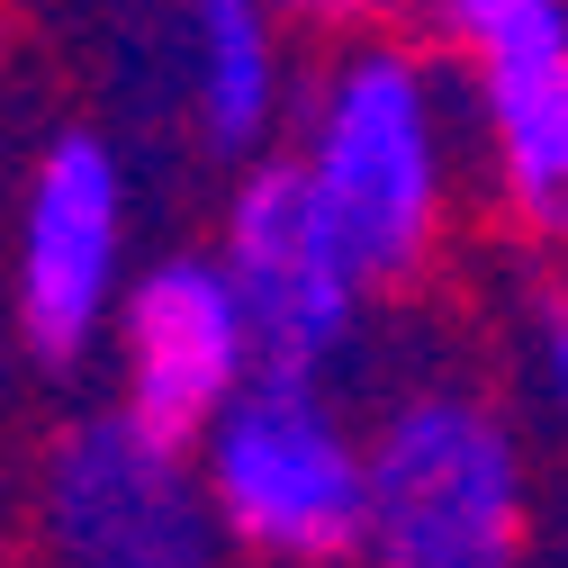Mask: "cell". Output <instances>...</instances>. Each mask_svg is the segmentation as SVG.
<instances>
[{"label":"cell","instance_id":"6da1fadb","mask_svg":"<svg viewBox=\"0 0 568 568\" xmlns=\"http://www.w3.org/2000/svg\"><path fill=\"white\" fill-rule=\"evenodd\" d=\"M290 135L343 244L362 253L371 290H406L434 271L452 226V91L415 37H334L316 82L298 91Z\"/></svg>","mask_w":568,"mask_h":568},{"label":"cell","instance_id":"7a4b0ae2","mask_svg":"<svg viewBox=\"0 0 568 568\" xmlns=\"http://www.w3.org/2000/svg\"><path fill=\"white\" fill-rule=\"evenodd\" d=\"M190 460H199V487L244 559H262V568L362 559L371 434L325 397V379L253 371L226 397V415L190 443Z\"/></svg>","mask_w":568,"mask_h":568},{"label":"cell","instance_id":"3957f363","mask_svg":"<svg viewBox=\"0 0 568 568\" xmlns=\"http://www.w3.org/2000/svg\"><path fill=\"white\" fill-rule=\"evenodd\" d=\"M532 460L506 406L478 388H406L371 424L362 568H524Z\"/></svg>","mask_w":568,"mask_h":568},{"label":"cell","instance_id":"277c9868","mask_svg":"<svg viewBox=\"0 0 568 568\" xmlns=\"http://www.w3.org/2000/svg\"><path fill=\"white\" fill-rule=\"evenodd\" d=\"M217 262H226L235 298H244L262 371L325 379L343 352L362 343L371 271H362V253L343 244L334 207L316 199L298 154H271V163H253L235 181L226 226H217Z\"/></svg>","mask_w":568,"mask_h":568},{"label":"cell","instance_id":"5b68a950","mask_svg":"<svg viewBox=\"0 0 568 568\" xmlns=\"http://www.w3.org/2000/svg\"><path fill=\"white\" fill-rule=\"evenodd\" d=\"M45 550H54V568H226L235 559L190 443L135 424L126 406L73 424L54 443Z\"/></svg>","mask_w":568,"mask_h":568},{"label":"cell","instance_id":"8992f818","mask_svg":"<svg viewBox=\"0 0 568 568\" xmlns=\"http://www.w3.org/2000/svg\"><path fill=\"white\" fill-rule=\"evenodd\" d=\"M118 298H126V163L109 135L63 126L19 199V262H10L19 343L63 371L118 325Z\"/></svg>","mask_w":568,"mask_h":568},{"label":"cell","instance_id":"52a82bcc","mask_svg":"<svg viewBox=\"0 0 568 568\" xmlns=\"http://www.w3.org/2000/svg\"><path fill=\"white\" fill-rule=\"evenodd\" d=\"M109 352H118V406L172 443H199L226 415V397L262 371L244 298L217 253H163L126 271Z\"/></svg>","mask_w":568,"mask_h":568},{"label":"cell","instance_id":"ba28073f","mask_svg":"<svg viewBox=\"0 0 568 568\" xmlns=\"http://www.w3.org/2000/svg\"><path fill=\"white\" fill-rule=\"evenodd\" d=\"M181 54H190V118L207 154L253 163L298 118L290 19L271 0H181Z\"/></svg>","mask_w":568,"mask_h":568},{"label":"cell","instance_id":"9c48e42d","mask_svg":"<svg viewBox=\"0 0 568 568\" xmlns=\"http://www.w3.org/2000/svg\"><path fill=\"white\" fill-rule=\"evenodd\" d=\"M532 388L568 443V290H541V307H532Z\"/></svg>","mask_w":568,"mask_h":568},{"label":"cell","instance_id":"30bf717a","mask_svg":"<svg viewBox=\"0 0 568 568\" xmlns=\"http://www.w3.org/2000/svg\"><path fill=\"white\" fill-rule=\"evenodd\" d=\"M290 28H316V37H352V28H371L379 0H271Z\"/></svg>","mask_w":568,"mask_h":568}]
</instances>
